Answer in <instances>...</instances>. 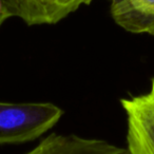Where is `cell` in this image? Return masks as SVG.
I'll list each match as a JSON object with an SVG mask.
<instances>
[{
	"mask_svg": "<svg viewBox=\"0 0 154 154\" xmlns=\"http://www.w3.org/2000/svg\"><path fill=\"white\" fill-rule=\"evenodd\" d=\"M63 115L52 103L0 101V145L35 140L51 130Z\"/></svg>",
	"mask_w": 154,
	"mask_h": 154,
	"instance_id": "obj_1",
	"label": "cell"
},
{
	"mask_svg": "<svg viewBox=\"0 0 154 154\" xmlns=\"http://www.w3.org/2000/svg\"><path fill=\"white\" fill-rule=\"evenodd\" d=\"M127 116V148L129 154H154V77L150 90L120 99Z\"/></svg>",
	"mask_w": 154,
	"mask_h": 154,
	"instance_id": "obj_2",
	"label": "cell"
},
{
	"mask_svg": "<svg viewBox=\"0 0 154 154\" xmlns=\"http://www.w3.org/2000/svg\"><path fill=\"white\" fill-rule=\"evenodd\" d=\"M12 15L28 26L56 24L93 0H5Z\"/></svg>",
	"mask_w": 154,
	"mask_h": 154,
	"instance_id": "obj_3",
	"label": "cell"
},
{
	"mask_svg": "<svg viewBox=\"0 0 154 154\" xmlns=\"http://www.w3.org/2000/svg\"><path fill=\"white\" fill-rule=\"evenodd\" d=\"M26 154H129L126 148L103 139L86 138L76 134L52 133Z\"/></svg>",
	"mask_w": 154,
	"mask_h": 154,
	"instance_id": "obj_4",
	"label": "cell"
},
{
	"mask_svg": "<svg viewBox=\"0 0 154 154\" xmlns=\"http://www.w3.org/2000/svg\"><path fill=\"white\" fill-rule=\"evenodd\" d=\"M111 16L128 32L154 35V0H111Z\"/></svg>",
	"mask_w": 154,
	"mask_h": 154,
	"instance_id": "obj_5",
	"label": "cell"
},
{
	"mask_svg": "<svg viewBox=\"0 0 154 154\" xmlns=\"http://www.w3.org/2000/svg\"><path fill=\"white\" fill-rule=\"evenodd\" d=\"M13 17L5 0H0V28L9 18Z\"/></svg>",
	"mask_w": 154,
	"mask_h": 154,
	"instance_id": "obj_6",
	"label": "cell"
},
{
	"mask_svg": "<svg viewBox=\"0 0 154 154\" xmlns=\"http://www.w3.org/2000/svg\"><path fill=\"white\" fill-rule=\"evenodd\" d=\"M110 1H111V0H110Z\"/></svg>",
	"mask_w": 154,
	"mask_h": 154,
	"instance_id": "obj_7",
	"label": "cell"
}]
</instances>
